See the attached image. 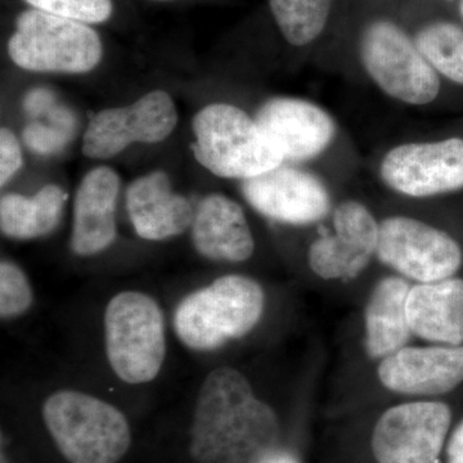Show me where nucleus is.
I'll list each match as a JSON object with an SVG mask.
<instances>
[{"instance_id":"nucleus-1","label":"nucleus","mask_w":463,"mask_h":463,"mask_svg":"<svg viewBox=\"0 0 463 463\" xmlns=\"http://www.w3.org/2000/svg\"><path fill=\"white\" fill-rule=\"evenodd\" d=\"M279 438V417L255 397L240 371L221 367L207 374L192 420L194 461L258 463L273 452Z\"/></svg>"},{"instance_id":"nucleus-2","label":"nucleus","mask_w":463,"mask_h":463,"mask_svg":"<svg viewBox=\"0 0 463 463\" xmlns=\"http://www.w3.org/2000/svg\"><path fill=\"white\" fill-rule=\"evenodd\" d=\"M264 306V291L257 281L228 274L188 295L176 307L174 328L190 349L214 350L254 330Z\"/></svg>"},{"instance_id":"nucleus-3","label":"nucleus","mask_w":463,"mask_h":463,"mask_svg":"<svg viewBox=\"0 0 463 463\" xmlns=\"http://www.w3.org/2000/svg\"><path fill=\"white\" fill-rule=\"evenodd\" d=\"M192 132L197 163L221 178L246 181L285 163L257 120L230 103L201 109L192 121Z\"/></svg>"},{"instance_id":"nucleus-4","label":"nucleus","mask_w":463,"mask_h":463,"mask_svg":"<svg viewBox=\"0 0 463 463\" xmlns=\"http://www.w3.org/2000/svg\"><path fill=\"white\" fill-rule=\"evenodd\" d=\"M43 419L70 463H118L132 434L118 408L85 392L62 390L43 405Z\"/></svg>"},{"instance_id":"nucleus-5","label":"nucleus","mask_w":463,"mask_h":463,"mask_svg":"<svg viewBox=\"0 0 463 463\" xmlns=\"http://www.w3.org/2000/svg\"><path fill=\"white\" fill-rule=\"evenodd\" d=\"M8 56L26 71L80 75L99 65L103 44L90 25L32 8L16 18Z\"/></svg>"},{"instance_id":"nucleus-6","label":"nucleus","mask_w":463,"mask_h":463,"mask_svg":"<svg viewBox=\"0 0 463 463\" xmlns=\"http://www.w3.org/2000/svg\"><path fill=\"white\" fill-rule=\"evenodd\" d=\"M106 353L116 376L133 385L156 379L165 361V321L156 300L138 291L111 298L105 313Z\"/></svg>"},{"instance_id":"nucleus-7","label":"nucleus","mask_w":463,"mask_h":463,"mask_svg":"<svg viewBox=\"0 0 463 463\" xmlns=\"http://www.w3.org/2000/svg\"><path fill=\"white\" fill-rule=\"evenodd\" d=\"M361 60L383 93L407 105H429L440 91L438 72L422 56L414 39L392 21L377 20L365 27Z\"/></svg>"},{"instance_id":"nucleus-8","label":"nucleus","mask_w":463,"mask_h":463,"mask_svg":"<svg viewBox=\"0 0 463 463\" xmlns=\"http://www.w3.org/2000/svg\"><path fill=\"white\" fill-rule=\"evenodd\" d=\"M178 120V109L167 91H148L132 105L102 109L91 116L81 149L91 160H109L134 143L165 141Z\"/></svg>"},{"instance_id":"nucleus-9","label":"nucleus","mask_w":463,"mask_h":463,"mask_svg":"<svg viewBox=\"0 0 463 463\" xmlns=\"http://www.w3.org/2000/svg\"><path fill=\"white\" fill-rule=\"evenodd\" d=\"M376 255L419 283L450 279L462 264V250L449 234L408 216L381 222Z\"/></svg>"},{"instance_id":"nucleus-10","label":"nucleus","mask_w":463,"mask_h":463,"mask_svg":"<svg viewBox=\"0 0 463 463\" xmlns=\"http://www.w3.org/2000/svg\"><path fill=\"white\" fill-rule=\"evenodd\" d=\"M449 407L439 402H413L389 408L373 434L379 463H434L449 431Z\"/></svg>"},{"instance_id":"nucleus-11","label":"nucleus","mask_w":463,"mask_h":463,"mask_svg":"<svg viewBox=\"0 0 463 463\" xmlns=\"http://www.w3.org/2000/svg\"><path fill=\"white\" fill-rule=\"evenodd\" d=\"M380 175L392 190L416 199L462 190L463 139L397 146L381 161Z\"/></svg>"},{"instance_id":"nucleus-12","label":"nucleus","mask_w":463,"mask_h":463,"mask_svg":"<svg viewBox=\"0 0 463 463\" xmlns=\"http://www.w3.org/2000/svg\"><path fill=\"white\" fill-rule=\"evenodd\" d=\"M242 192L258 213L279 223H316L331 210L330 194L318 176L283 164L243 181Z\"/></svg>"},{"instance_id":"nucleus-13","label":"nucleus","mask_w":463,"mask_h":463,"mask_svg":"<svg viewBox=\"0 0 463 463\" xmlns=\"http://www.w3.org/2000/svg\"><path fill=\"white\" fill-rule=\"evenodd\" d=\"M334 234L309 249L310 269L323 279H352L364 272L377 252L380 223L358 201H344L334 213Z\"/></svg>"},{"instance_id":"nucleus-14","label":"nucleus","mask_w":463,"mask_h":463,"mask_svg":"<svg viewBox=\"0 0 463 463\" xmlns=\"http://www.w3.org/2000/svg\"><path fill=\"white\" fill-rule=\"evenodd\" d=\"M255 120L285 161L318 157L336 136L331 115L307 99L276 97L267 100Z\"/></svg>"},{"instance_id":"nucleus-15","label":"nucleus","mask_w":463,"mask_h":463,"mask_svg":"<svg viewBox=\"0 0 463 463\" xmlns=\"http://www.w3.org/2000/svg\"><path fill=\"white\" fill-rule=\"evenodd\" d=\"M377 373L381 383L398 394H446L463 383V346H404L383 358Z\"/></svg>"},{"instance_id":"nucleus-16","label":"nucleus","mask_w":463,"mask_h":463,"mask_svg":"<svg viewBox=\"0 0 463 463\" xmlns=\"http://www.w3.org/2000/svg\"><path fill=\"white\" fill-rule=\"evenodd\" d=\"M127 210L136 233L155 242L184 233L196 212L187 197L174 191L164 170H154L130 183Z\"/></svg>"},{"instance_id":"nucleus-17","label":"nucleus","mask_w":463,"mask_h":463,"mask_svg":"<svg viewBox=\"0 0 463 463\" xmlns=\"http://www.w3.org/2000/svg\"><path fill=\"white\" fill-rule=\"evenodd\" d=\"M120 185V176L109 166L94 167L81 179L72 218L71 249L76 255L91 257L114 242Z\"/></svg>"},{"instance_id":"nucleus-18","label":"nucleus","mask_w":463,"mask_h":463,"mask_svg":"<svg viewBox=\"0 0 463 463\" xmlns=\"http://www.w3.org/2000/svg\"><path fill=\"white\" fill-rule=\"evenodd\" d=\"M191 231L194 249L210 260L242 263L254 254L255 241L245 212L225 194L203 197Z\"/></svg>"},{"instance_id":"nucleus-19","label":"nucleus","mask_w":463,"mask_h":463,"mask_svg":"<svg viewBox=\"0 0 463 463\" xmlns=\"http://www.w3.org/2000/svg\"><path fill=\"white\" fill-rule=\"evenodd\" d=\"M411 332L438 345H462L463 281L447 279L417 283L407 298Z\"/></svg>"},{"instance_id":"nucleus-20","label":"nucleus","mask_w":463,"mask_h":463,"mask_svg":"<svg viewBox=\"0 0 463 463\" xmlns=\"http://www.w3.org/2000/svg\"><path fill=\"white\" fill-rule=\"evenodd\" d=\"M412 286L398 277H388L374 288L365 307V350L373 358H386L410 339L407 298Z\"/></svg>"},{"instance_id":"nucleus-21","label":"nucleus","mask_w":463,"mask_h":463,"mask_svg":"<svg viewBox=\"0 0 463 463\" xmlns=\"http://www.w3.org/2000/svg\"><path fill=\"white\" fill-rule=\"evenodd\" d=\"M67 194L60 185L47 184L33 197L3 194L0 199V230L12 240L29 241L47 236L57 227Z\"/></svg>"},{"instance_id":"nucleus-22","label":"nucleus","mask_w":463,"mask_h":463,"mask_svg":"<svg viewBox=\"0 0 463 463\" xmlns=\"http://www.w3.org/2000/svg\"><path fill=\"white\" fill-rule=\"evenodd\" d=\"M334 0H269L270 12L283 38L295 47L315 42L330 17Z\"/></svg>"},{"instance_id":"nucleus-23","label":"nucleus","mask_w":463,"mask_h":463,"mask_svg":"<svg viewBox=\"0 0 463 463\" xmlns=\"http://www.w3.org/2000/svg\"><path fill=\"white\" fill-rule=\"evenodd\" d=\"M414 43L432 69L453 83L463 85V30L456 24L438 21L422 27Z\"/></svg>"},{"instance_id":"nucleus-24","label":"nucleus","mask_w":463,"mask_h":463,"mask_svg":"<svg viewBox=\"0 0 463 463\" xmlns=\"http://www.w3.org/2000/svg\"><path fill=\"white\" fill-rule=\"evenodd\" d=\"M33 301L32 285L18 265L3 260L0 264V316L14 318L26 313Z\"/></svg>"},{"instance_id":"nucleus-25","label":"nucleus","mask_w":463,"mask_h":463,"mask_svg":"<svg viewBox=\"0 0 463 463\" xmlns=\"http://www.w3.org/2000/svg\"><path fill=\"white\" fill-rule=\"evenodd\" d=\"M27 5L85 25H99L112 16V0H25Z\"/></svg>"},{"instance_id":"nucleus-26","label":"nucleus","mask_w":463,"mask_h":463,"mask_svg":"<svg viewBox=\"0 0 463 463\" xmlns=\"http://www.w3.org/2000/svg\"><path fill=\"white\" fill-rule=\"evenodd\" d=\"M71 134L56 125L32 123L24 129V143L33 154L51 156L62 151L70 141Z\"/></svg>"},{"instance_id":"nucleus-27","label":"nucleus","mask_w":463,"mask_h":463,"mask_svg":"<svg viewBox=\"0 0 463 463\" xmlns=\"http://www.w3.org/2000/svg\"><path fill=\"white\" fill-rule=\"evenodd\" d=\"M24 158L20 142L9 128L0 130V185L5 184L23 166Z\"/></svg>"},{"instance_id":"nucleus-28","label":"nucleus","mask_w":463,"mask_h":463,"mask_svg":"<svg viewBox=\"0 0 463 463\" xmlns=\"http://www.w3.org/2000/svg\"><path fill=\"white\" fill-rule=\"evenodd\" d=\"M23 106L26 115L39 118L50 114L51 109L56 106V96L47 88H33L27 91Z\"/></svg>"},{"instance_id":"nucleus-29","label":"nucleus","mask_w":463,"mask_h":463,"mask_svg":"<svg viewBox=\"0 0 463 463\" xmlns=\"http://www.w3.org/2000/svg\"><path fill=\"white\" fill-rule=\"evenodd\" d=\"M447 463H463V421L459 423L448 443Z\"/></svg>"},{"instance_id":"nucleus-30","label":"nucleus","mask_w":463,"mask_h":463,"mask_svg":"<svg viewBox=\"0 0 463 463\" xmlns=\"http://www.w3.org/2000/svg\"><path fill=\"white\" fill-rule=\"evenodd\" d=\"M258 463H298L294 456L289 455L288 452H273L264 457L261 461Z\"/></svg>"},{"instance_id":"nucleus-31","label":"nucleus","mask_w":463,"mask_h":463,"mask_svg":"<svg viewBox=\"0 0 463 463\" xmlns=\"http://www.w3.org/2000/svg\"><path fill=\"white\" fill-rule=\"evenodd\" d=\"M461 14H462V17H463V0H461Z\"/></svg>"},{"instance_id":"nucleus-32","label":"nucleus","mask_w":463,"mask_h":463,"mask_svg":"<svg viewBox=\"0 0 463 463\" xmlns=\"http://www.w3.org/2000/svg\"><path fill=\"white\" fill-rule=\"evenodd\" d=\"M155 2H167V0H155Z\"/></svg>"}]
</instances>
